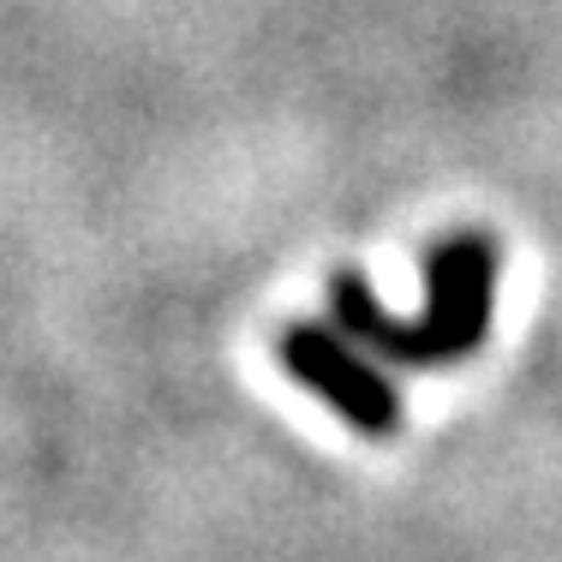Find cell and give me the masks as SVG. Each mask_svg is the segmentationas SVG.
I'll use <instances>...</instances> for the list:
<instances>
[{
	"instance_id": "6da1fadb",
	"label": "cell",
	"mask_w": 562,
	"mask_h": 562,
	"mask_svg": "<svg viewBox=\"0 0 562 562\" xmlns=\"http://www.w3.org/2000/svg\"><path fill=\"white\" fill-rule=\"evenodd\" d=\"M491 300H497V239L491 234H454L425 258V312L395 317L378 300L366 276L336 270L329 276V312L353 341L395 366H449L485 347Z\"/></svg>"
},
{
	"instance_id": "7a4b0ae2",
	"label": "cell",
	"mask_w": 562,
	"mask_h": 562,
	"mask_svg": "<svg viewBox=\"0 0 562 562\" xmlns=\"http://www.w3.org/2000/svg\"><path fill=\"white\" fill-rule=\"evenodd\" d=\"M281 371H288L293 383H305L317 401H329V407L366 437H390L401 425L395 383L383 378L359 347H347L341 329H329V324L281 329Z\"/></svg>"
}]
</instances>
